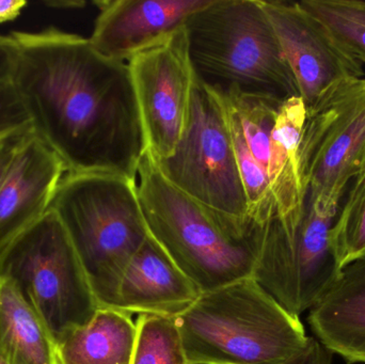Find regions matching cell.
Instances as JSON below:
<instances>
[{
  "mask_svg": "<svg viewBox=\"0 0 365 364\" xmlns=\"http://www.w3.org/2000/svg\"><path fill=\"white\" fill-rule=\"evenodd\" d=\"M0 364H9L8 363H6V360H4V358H2L1 356H0Z\"/></svg>",
  "mask_w": 365,
  "mask_h": 364,
  "instance_id": "cell-30",
  "label": "cell"
},
{
  "mask_svg": "<svg viewBox=\"0 0 365 364\" xmlns=\"http://www.w3.org/2000/svg\"><path fill=\"white\" fill-rule=\"evenodd\" d=\"M298 4L325 26L353 59L365 63V1L304 0Z\"/></svg>",
  "mask_w": 365,
  "mask_h": 364,
  "instance_id": "cell-19",
  "label": "cell"
},
{
  "mask_svg": "<svg viewBox=\"0 0 365 364\" xmlns=\"http://www.w3.org/2000/svg\"><path fill=\"white\" fill-rule=\"evenodd\" d=\"M175 322L189 364H287L309 340L252 277L202 293Z\"/></svg>",
  "mask_w": 365,
  "mask_h": 364,
  "instance_id": "cell-4",
  "label": "cell"
},
{
  "mask_svg": "<svg viewBox=\"0 0 365 364\" xmlns=\"http://www.w3.org/2000/svg\"><path fill=\"white\" fill-rule=\"evenodd\" d=\"M195 78L221 96H299L274 27L255 0H212L185 21Z\"/></svg>",
  "mask_w": 365,
  "mask_h": 364,
  "instance_id": "cell-3",
  "label": "cell"
},
{
  "mask_svg": "<svg viewBox=\"0 0 365 364\" xmlns=\"http://www.w3.org/2000/svg\"><path fill=\"white\" fill-rule=\"evenodd\" d=\"M31 130L27 111L12 87L0 96V142Z\"/></svg>",
  "mask_w": 365,
  "mask_h": 364,
  "instance_id": "cell-24",
  "label": "cell"
},
{
  "mask_svg": "<svg viewBox=\"0 0 365 364\" xmlns=\"http://www.w3.org/2000/svg\"><path fill=\"white\" fill-rule=\"evenodd\" d=\"M26 6L24 0H0V24L17 19Z\"/></svg>",
  "mask_w": 365,
  "mask_h": 364,
  "instance_id": "cell-28",
  "label": "cell"
},
{
  "mask_svg": "<svg viewBox=\"0 0 365 364\" xmlns=\"http://www.w3.org/2000/svg\"><path fill=\"white\" fill-rule=\"evenodd\" d=\"M306 118L304 100L294 96L283 103L272 130L267 175L276 214L284 222H298L306 207L308 192L302 183L299 165Z\"/></svg>",
  "mask_w": 365,
  "mask_h": 364,
  "instance_id": "cell-16",
  "label": "cell"
},
{
  "mask_svg": "<svg viewBox=\"0 0 365 364\" xmlns=\"http://www.w3.org/2000/svg\"><path fill=\"white\" fill-rule=\"evenodd\" d=\"M262 6L293 73L307 113L339 83L364 76L362 64L298 2L276 0L262 1Z\"/></svg>",
  "mask_w": 365,
  "mask_h": 364,
  "instance_id": "cell-11",
  "label": "cell"
},
{
  "mask_svg": "<svg viewBox=\"0 0 365 364\" xmlns=\"http://www.w3.org/2000/svg\"><path fill=\"white\" fill-rule=\"evenodd\" d=\"M0 277L15 284L56 344L88 324L101 308L72 241L53 209L4 252Z\"/></svg>",
  "mask_w": 365,
  "mask_h": 364,
  "instance_id": "cell-6",
  "label": "cell"
},
{
  "mask_svg": "<svg viewBox=\"0 0 365 364\" xmlns=\"http://www.w3.org/2000/svg\"><path fill=\"white\" fill-rule=\"evenodd\" d=\"M24 135L12 137V138L0 142V184H1L6 170L14 157L15 152H16Z\"/></svg>",
  "mask_w": 365,
  "mask_h": 364,
  "instance_id": "cell-27",
  "label": "cell"
},
{
  "mask_svg": "<svg viewBox=\"0 0 365 364\" xmlns=\"http://www.w3.org/2000/svg\"><path fill=\"white\" fill-rule=\"evenodd\" d=\"M66 170L34 132L24 135L0 184V259L51 209Z\"/></svg>",
  "mask_w": 365,
  "mask_h": 364,
  "instance_id": "cell-13",
  "label": "cell"
},
{
  "mask_svg": "<svg viewBox=\"0 0 365 364\" xmlns=\"http://www.w3.org/2000/svg\"><path fill=\"white\" fill-rule=\"evenodd\" d=\"M336 215L307 199L299 222L274 215L265 222L252 278L292 316L310 310L341 274L330 246Z\"/></svg>",
  "mask_w": 365,
  "mask_h": 364,
  "instance_id": "cell-9",
  "label": "cell"
},
{
  "mask_svg": "<svg viewBox=\"0 0 365 364\" xmlns=\"http://www.w3.org/2000/svg\"><path fill=\"white\" fill-rule=\"evenodd\" d=\"M147 140L155 160L169 157L181 140L190 109L195 74L182 27L164 44L128 62Z\"/></svg>",
  "mask_w": 365,
  "mask_h": 364,
  "instance_id": "cell-10",
  "label": "cell"
},
{
  "mask_svg": "<svg viewBox=\"0 0 365 364\" xmlns=\"http://www.w3.org/2000/svg\"><path fill=\"white\" fill-rule=\"evenodd\" d=\"M315 339L349 364H365V256L347 265L313 306Z\"/></svg>",
  "mask_w": 365,
  "mask_h": 364,
  "instance_id": "cell-15",
  "label": "cell"
},
{
  "mask_svg": "<svg viewBox=\"0 0 365 364\" xmlns=\"http://www.w3.org/2000/svg\"><path fill=\"white\" fill-rule=\"evenodd\" d=\"M51 209L63 224L101 308H113L126 266L150 237L137 181L66 172Z\"/></svg>",
  "mask_w": 365,
  "mask_h": 364,
  "instance_id": "cell-5",
  "label": "cell"
},
{
  "mask_svg": "<svg viewBox=\"0 0 365 364\" xmlns=\"http://www.w3.org/2000/svg\"><path fill=\"white\" fill-rule=\"evenodd\" d=\"M19 58V44L12 34H0V96L13 87V77Z\"/></svg>",
  "mask_w": 365,
  "mask_h": 364,
  "instance_id": "cell-25",
  "label": "cell"
},
{
  "mask_svg": "<svg viewBox=\"0 0 365 364\" xmlns=\"http://www.w3.org/2000/svg\"><path fill=\"white\" fill-rule=\"evenodd\" d=\"M0 356L9 364H59L48 329L6 277H0Z\"/></svg>",
  "mask_w": 365,
  "mask_h": 364,
  "instance_id": "cell-18",
  "label": "cell"
},
{
  "mask_svg": "<svg viewBox=\"0 0 365 364\" xmlns=\"http://www.w3.org/2000/svg\"><path fill=\"white\" fill-rule=\"evenodd\" d=\"M136 341L130 314L100 308L88 324L58 342L59 364H132Z\"/></svg>",
  "mask_w": 365,
  "mask_h": 364,
  "instance_id": "cell-17",
  "label": "cell"
},
{
  "mask_svg": "<svg viewBox=\"0 0 365 364\" xmlns=\"http://www.w3.org/2000/svg\"><path fill=\"white\" fill-rule=\"evenodd\" d=\"M225 104L229 109L232 138H233L238 170L244 185L247 203H248V217L251 222L264 226L276 212V204L270 190L267 171L257 162V158L253 156L252 152L249 149L237 115L227 102Z\"/></svg>",
  "mask_w": 365,
  "mask_h": 364,
  "instance_id": "cell-21",
  "label": "cell"
},
{
  "mask_svg": "<svg viewBox=\"0 0 365 364\" xmlns=\"http://www.w3.org/2000/svg\"><path fill=\"white\" fill-rule=\"evenodd\" d=\"M47 6H53L55 9H74L83 8L86 2L83 1H48L45 2Z\"/></svg>",
  "mask_w": 365,
  "mask_h": 364,
  "instance_id": "cell-29",
  "label": "cell"
},
{
  "mask_svg": "<svg viewBox=\"0 0 365 364\" xmlns=\"http://www.w3.org/2000/svg\"><path fill=\"white\" fill-rule=\"evenodd\" d=\"M201 294L202 291L150 235L126 266L113 308L130 316L177 318Z\"/></svg>",
  "mask_w": 365,
  "mask_h": 364,
  "instance_id": "cell-14",
  "label": "cell"
},
{
  "mask_svg": "<svg viewBox=\"0 0 365 364\" xmlns=\"http://www.w3.org/2000/svg\"><path fill=\"white\" fill-rule=\"evenodd\" d=\"M221 98H225L237 115L249 149L267 171L272 130L283 103L238 93Z\"/></svg>",
  "mask_w": 365,
  "mask_h": 364,
  "instance_id": "cell-22",
  "label": "cell"
},
{
  "mask_svg": "<svg viewBox=\"0 0 365 364\" xmlns=\"http://www.w3.org/2000/svg\"><path fill=\"white\" fill-rule=\"evenodd\" d=\"M137 192L152 239L202 293L252 277L263 227H242L171 185L145 152Z\"/></svg>",
  "mask_w": 365,
  "mask_h": 364,
  "instance_id": "cell-2",
  "label": "cell"
},
{
  "mask_svg": "<svg viewBox=\"0 0 365 364\" xmlns=\"http://www.w3.org/2000/svg\"><path fill=\"white\" fill-rule=\"evenodd\" d=\"M154 162L171 185L206 209L240 226L255 224L248 217L229 109L219 94L195 77L181 140L169 157Z\"/></svg>",
  "mask_w": 365,
  "mask_h": 364,
  "instance_id": "cell-7",
  "label": "cell"
},
{
  "mask_svg": "<svg viewBox=\"0 0 365 364\" xmlns=\"http://www.w3.org/2000/svg\"><path fill=\"white\" fill-rule=\"evenodd\" d=\"M13 89L32 132L68 172L137 181L147 140L130 66L94 49L89 38L48 28L14 31Z\"/></svg>",
  "mask_w": 365,
  "mask_h": 364,
  "instance_id": "cell-1",
  "label": "cell"
},
{
  "mask_svg": "<svg viewBox=\"0 0 365 364\" xmlns=\"http://www.w3.org/2000/svg\"><path fill=\"white\" fill-rule=\"evenodd\" d=\"M330 246L341 271L365 256V171L354 180L349 198L339 209Z\"/></svg>",
  "mask_w": 365,
  "mask_h": 364,
  "instance_id": "cell-20",
  "label": "cell"
},
{
  "mask_svg": "<svg viewBox=\"0 0 365 364\" xmlns=\"http://www.w3.org/2000/svg\"><path fill=\"white\" fill-rule=\"evenodd\" d=\"M287 364H332V354L315 338H309L304 350Z\"/></svg>",
  "mask_w": 365,
  "mask_h": 364,
  "instance_id": "cell-26",
  "label": "cell"
},
{
  "mask_svg": "<svg viewBox=\"0 0 365 364\" xmlns=\"http://www.w3.org/2000/svg\"><path fill=\"white\" fill-rule=\"evenodd\" d=\"M212 0H111L96 1L100 14L89 38L109 59L130 61L173 38L193 13Z\"/></svg>",
  "mask_w": 365,
  "mask_h": 364,
  "instance_id": "cell-12",
  "label": "cell"
},
{
  "mask_svg": "<svg viewBox=\"0 0 365 364\" xmlns=\"http://www.w3.org/2000/svg\"><path fill=\"white\" fill-rule=\"evenodd\" d=\"M132 364H189L175 318L139 316Z\"/></svg>",
  "mask_w": 365,
  "mask_h": 364,
  "instance_id": "cell-23",
  "label": "cell"
},
{
  "mask_svg": "<svg viewBox=\"0 0 365 364\" xmlns=\"http://www.w3.org/2000/svg\"><path fill=\"white\" fill-rule=\"evenodd\" d=\"M307 199L338 215L349 184L365 171V78L349 79L307 113L299 147Z\"/></svg>",
  "mask_w": 365,
  "mask_h": 364,
  "instance_id": "cell-8",
  "label": "cell"
}]
</instances>
